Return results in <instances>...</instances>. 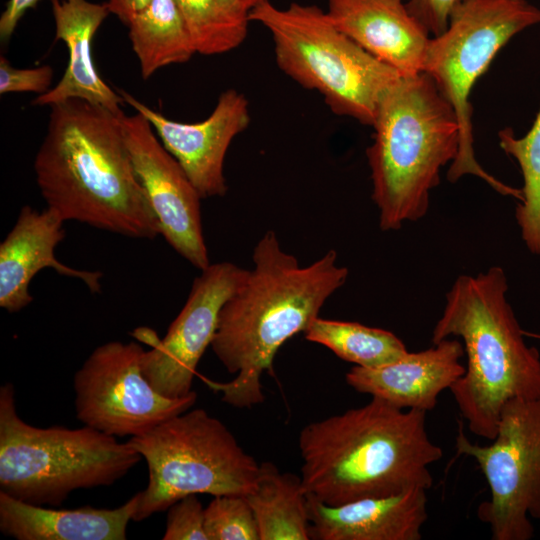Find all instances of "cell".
<instances>
[{"label":"cell","instance_id":"obj_1","mask_svg":"<svg viewBox=\"0 0 540 540\" xmlns=\"http://www.w3.org/2000/svg\"><path fill=\"white\" fill-rule=\"evenodd\" d=\"M252 259L253 268L221 309L211 343L218 360L236 377L224 383L205 379L222 393L224 403L239 409L264 401L261 377L272 370L279 348L306 330L349 273L337 264L333 249L301 267L272 230L259 239Z\"/></svg>","mask_w":540,"mask_h":540},{"label":"cell","instance_id":"obj_2","mask_svg":"<svg viewBox=\"0 0 540 540\" xmlns=\"http://www.w3.org/2000/svg\"><path fill=\"white\" fill-rule=\"evenodd\" d=\"M51 107L36 153V183L49 210L136 239H154L161 226L136 175L122 114L81 99Z\"/></svg>","mask_w":540,"mask_h":540},{"label":"cell","instance_id":"obj_3","mask_svg":"<svg viewBox=\"0 0 540 540\" xmlns=\"http://www.w3.org/2000/svg\"><path fill=\"white\" fill-rule=\"evenodd\" d=\"M427 412L372 397L365 405L307 424L298 446L306 495L337 506L433 484L443 451L427 433Z\"/></svg>","mask_w":540,"mask_h":540},{"label":"cell","instance_id":"obj_4","mask_svg":"<svg viewBox=\"0 0 540 540\" xmlns=\"http://www.w3.org/2000/svg\"><path fill=\"white\" fill-rule=\"evenodd\" d=\"M507 291L499 266L460 275L432 331L433 344L450 336L462 338L467 366L450 391L468 429L490 441L508 401L540 397V354L526 344Z\"/></svg>","mask_w":540,"mask_h":540},{"label":"cell","instance_id":"obj_5","mask_svg":"<svg viewBox=\"0 0 540 540\" xmlns=\"http://www.w3.org/2000/svg\"><path fill=\"white\" fill-rule=\"evenodd\" d=\"M366 155L382 231L399 230L429 208L440 172L458 155L459 123L451 104L424 73L401 76L385 93Z\"/></svg>","mask_w":540,"mask_h":540},{"label":"cell","instance_id":"obj_6","mask_svg":"<svg viewBox=\"0 0 540 540\" xmlns=\"http://www.w3.org/2000/svg\"><path fill=\"white\" fill-rule=\"evenodd\" d=\"M12 383L0 387V491L33 505L59 507L79 489L110 486L142 456L92 427L40 428L17 413Z\"/></svg>","mask_w":540,"mask_h":540},{"label":"cell","instance_id":"obj_7","mask_svg":"<svg viewBox=\"0 0 540 540\" xmlns=\"http://www.w3.org/2000/svg\"><path fill=\"white\" fill-rule=\"evenodd\" d=\"M249 17L270 32L283 73L318 92L336 115L373 126L382 97L401 77L396 70L340 31L316 5L293 2L282 9L267 1Z\"/></svg>","mask_w":540,"mask_h":540},{"label":"cell","instance_id":"obj_8","mask_svg":"<svg viewBox=\"0 0 540 540\" xmlns=\"http://www.w3.org/2000/svg\"><path fill=\"white\" fill-rule=\"evenodd\" d=\"M145 459L148 483L138 492L133 521L159 513L190 494L246 496L260 464L226 425L206 410H187L127 441Z\"/></svg>","mask_w":540,"mask_h":540},{"label":"cell","instance_id":"obj_9","mask_svg":"<svg viewBox=\"0 0 540 540\" xmlns=\"http://www.w3.org/2000/svg\"><path fill=\"white\" fill-rule=\"evenodd\" d=\"M539 23L540 8L526 0H467L454 8L445 31L431 37L423 72L451 104L460 130L458 155L447 173L449 182L474 175L500 194L521 199L520 189L497 180L476 160L469 97L500 49Z\"/></svg>","mask_w":540,"mask_h":540},{"label":"cell","instance_id":"obj_10","mask_svg":"<svg viewBox=\"0 0 540 540\" xmlns=\"http://www.w3.org/2000/svg\"><path fill=\"white\" fill-rule=\"evenodd\" d=\"M455 448L476 461L489 486L477 517L492 540H530V519L540 521V397L508 401L491 444L472 443L459 428Z\"/></svg>","mask_w":540,"mask_h":540},{"label":"cell","instance_id":"obj_11","mask_svg":"<svg viewBox=\"0 0 540 540\" xmlns=\"http://www.w3.org/2000/svg\"><path fill=\"white\" fill-rule=\"evenodd\" d=\"M144 352L133 341H109L91 352L73 378L80 422L114 437H134L195 404V391L170 398L152 387L142 371Z\"/></svg>","mask_w":540,"mask_h":540},{"label":"cell","instance_id":"obj_12","mask_svg":"<svg viewBox=\"0 0 540 540\" xmlns=\"http://www.w3.org/2000/svg\"><path fill=\"white\" fill-rule=\"evenodd\" d=\"M247 269L231 262L210 263L195 278L188 298L163 339L139 328L135 337L151 347L142 357V371L160 394L189 395L198 363L211 346L221 309Z\"/></svg>","mask_w":540,"mask_h":540},{"label":"cell","instance_id":"obj_13","mask_svg":"<svg viewBox=\"0 0 540 540\" xmlns=\"http://www.w3.org/2000/svg\"><path fill=\"white\" fill-rule=\"evenodd\" d=\"M121 125L136 175L161 226V235L194 267L205 269L210 260L203 235L200 195L142 114H122Z\"/></svg>","mask_w":540,"mask_h":540},{"label":"cell","instance_id":"obj_14","mask_svg":"<svg viewBox=\"0 0 540 540\" xmlns=\"http://www.w3.org/2000/svg\"><path fill=\"white\" fill-rule=\"evenodd\" d=\"M118 92L124 103L151 123L161 143L178 161L201 199L226 194L224 159L233 139L248 127L251 119L244 94L227 89L220 94L214 110L205 120L183 123L167 118L124 90Z\"/></svg>","mask_w":540,"mask_h":540},{"label":"cell","instance_id":"obj_15","mask_svg":"<svg viewBox=\"0 0 540 540\" xmlns=\"http://www.w3.org/2000/svg\"><path fill=\"white\" fill-rule=\"evenodd\" d=\"M64 221L48 208L38 211L25 205L0 244V307L15 313L28 306L33 297L29 286L44 268L82 281L92 293L101 291L102 273L75 269L55 257L56 246L64 239Z\"/></svg>","mask_w":540,"mask_h":540},{"label":"cell","instance_id":"obj_16","mask_svg":"<svg viewBox=\"0 0 540 540\" xmlns=\"http://www.w3.org/2000/svg\"><path fill=\"white\" fill-rule=\"evenodd\" d=\"M463 344L443 339L426 350L407 352L400 359L375 368L354 366L346 382L359 393L382 399L400 409L433 410L438 397L465 373L460 359Z\"/></svg>","mask_w":540,"mask_h":540},{"label":"cell","instance_id":"obj_17","mask_svg":"<svg viewBox=\"0 0 540 540\" xmlns=\"http://www.w3.org/2000/svg\"><path fill=\"white\" fill-rule=\"evenodd\" d=\"M334 25L401 76L423 72L431 39L403 0H327Z\"/></svg>","mask_w":540,"mask_h":540},{"label":"cell","instance_id":"obj_18","mask_svg":"<svg viewBox=\"0 0 540 540\" xmlns=\"http://www.w3.org/2000/svg\"><path fill=\"white\" fill-rule=\"evenodd\" d=\"M427 490L370 497L331 506L307 495L314 540H420L428 518Z\"/></svg>","mask_w":540,"mask_h":540},{"label":"cell","instance_id":"obj_19","mask_svg":"<svg viewBox=\"0 0 540 540\" xmlns=\"http://www.w3.org/2000/svg\"><path fill=\"white\" fill-rule=\"evenodd\" d=\"M55 21V39L68 49V63L60 81L33 99L32 104L53 106L70 99H81L122 114L124 103L100 76L93 60V39L110 13L107 2L50 0Z\"/></svg>","mask_w":540,"mask_h":540},{"label":"cell","instance_id":"obj_20","mask_svg":"<svg viewBox=\"0 0 540 540\" xmlns=\"http://www.w3.org/2000/svg\"><path fill=\"white\" fill-rule=\"evenodd\" d=\"M138 493L114 509L33 505L0 491V530L17 540H125Z\"/></svg>","mask_w":540,"mask_h":540},{"label":"cell","instance_id":"obj_21","mask_svg":"<svg viewBox=\"0 0 540 540\" xmlns=\"http://www.w3.org/2000/svg\"><path fill=\"white\" fill-rule=\"evenodd\" d=\"M259 540H309L307 495L301 477L263 462L254 488L245 496Z\"/></svg>","mask_w":540,"mask_h":540},{"label":"cell","instance_id":"obj_22","mask_svg":"<svg viewBox=\"0 0 540 540\" xmlns=\"http://www.w3.org/2000/svg\"><path fill=\"white\" fill-rule=\"evenodd\" d=\"M128 27L143 79L168 65L187 62L197 53L175 0H151Z\"/></svg>","mask_w":540,"mask_h":540},{"label":"cell","instance_id":"obj_23","mask_svg":"<svg viewBox=\"0 0 540 540\" xmlns=\"http://www.w3.org/2000/svg\"><path fill=\"white\" fill-rule=\"evenodd\" d=\"M308 341L330 349L342 360L375 368L392 363L407 352L394 333L357 322L315 318L304 331Z\"/></svg>","mask_w":540,"mask_h":540},{"label":"cell","instance_id":"obj_24","mask_svg":"<svg viewBox=\"0 0 540 540\" xmlns=\"http://www.w3.org/2000/svg\"><path fill=\"white\" fill-rule=\"evenodd\" d=\"M196 52L218 55L242 44L248 33L249 12L235 0H175Z\"/></svg>","mask_w":540,"mask_h":540},{"label":"cell","instance_id":"obj_25","mask_svg":"<svg viewBox=\"0 0 540 540\" xmlns=\"http://www.w3.org/2000/svg\"><path fill=\"white\" fill-rule=\"evenodd\" d=\"M501 149L519 164L523 187L515 217L527 249L540 256V109L530 130L516 137L512 128L498 133Z\"/></svg>","mask_w":540,"mask_h":540},{"label":"cell","instance_id":"obj_26","mask_svg":"<svg viewBox=\"0 0 540 540\" xmlns=\"http://www.w3.org/2000/svg\"><path fill=\"white\" fill-rule=\"evenodd\" d=\"M209 540H259L254 513L245 496L220 495L205 508Z\"/></svg>","mask_w":540,"mask_h":540},{"label":"cell","instance_id":"obj_27","mask_svg":"<svg viewBox=\"0 0 540 540\" xmlns=\"http://www.w3.org/2000/svg\"><path fill=\"white\" fill-rule=\"evenodd\" d=\"M205 508L197 494L187 495L168 508L163 540H209L204 525Z\"/></svg>","mask_w":540,"mask_h":540},{"label":"cell","instance_id":"obj_28","mask_svg":"<svg viewBox=\"0 0 540 540\" xmlns=\"http://www.w3.org/2000/svg\"><path fill=\"white\" fill-rule=\"evenodd\" d=\"M53 68L43 65L35 68L19 69L12 66L7 58L0 57V94L34 92L43 94L50 89Z\"/></svg>","mask_w":540,"mask_h":540},{"label":"cell","instance_id":"obj_29","mask_svg":"<svg viewBox=\"0 0 540 540\" xmlns=\"http://www.w3.org/2000/svg\"><path fill=\"white\" fill-rule=\"evenodd\" d=\"M464 1L467 0H408L405 4L432 37L445 31L452 11Z\"/></svg>","mask_w":540,"mask_h":540},{"label":"cell","instance_id":"obj_30","mask_svg":"<svg viewBox=\"0 0 540 540\" xmlns=\"http://www.w3.org/2000/svg\"><path fill=\"white\" fill-rule=\"evenodd\" d=\"M40 0H9L0 17V38L8 41L23 15L34 8Z\"/></svg>","mask_w":540,"mask_h":540},{"label":"cell","instance_id":"obj_31","mask_svg":"<svg viewBox=\"0 0 540 540\" xmlns=\"http://www.w3.org/2000/svg\"><path fill=\"white\" fill-rule=\"evenodd\" d=\"M151 0H108L107 5L111 14L126 26L133 17L143 10Z\"/></svg>","mask_w":540,"mask_h":540},{"label":"cell","instance_id":"obj_32","mask_svg":"<svg viewBox=\"0 0 540 540\" xmlns=\"http://www.w3.org/2000/svg\"><path fill=\"white\" fill-rule=\"evenodd\" d=\"M243 9L250 12L257 6L269 1V0H235Z\"/></svg>","mask_w":540,"mask_h":540},{"label":"cell","instance_id":"obj_33","mask_svg":"<svg viewBox=\"0 0 540 540\" xmlns=\"http://www.w3.org/2000/svg\"><path fill=\"white\" fill-rule=\"evenodd\" d=\"M524 334L526 335H530V336H533V337H537V338H540V335H536V334H531V333H527L524 331Z\"/></svg>","mask_w":540,"mask_h":540}]
</instances>
